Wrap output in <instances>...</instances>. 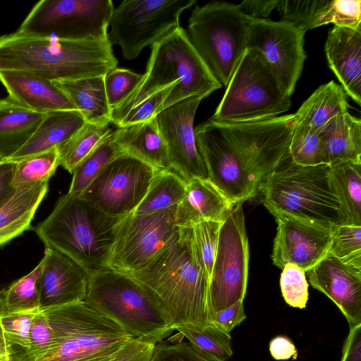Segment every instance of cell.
I'll return each mask as SVG.
<instances>
[{"mask_svg":"<svg viewBox=\"0 0 361 361\" xmlns=\"http://www.w3.org/2000/svg\"><path fill=\"white\" fill-rule=\"evenodd\" d=\"M154 298L173 330L179 325L212 323L209 279L196 255L192 227L175 238L142 269L126 274Z\"/></svg>","mask_w":361,"mask_h":361,"instance_id":"obj_1","label":"cell"},{"mask_svg":"<svg viewBox=\"0 0 361 361\" xmlns=\"http://www.w3.org/2000/svg\"><path fill=\"white\" fill-rule=\"evenodd\" d=\"M117 63L108 37L66 40L16 32L0 37V71L29 73L54 82L105 75Z\"/></svg>","mask_w":361,"mask_h":361,"instance_id":"obj_2","label":"cell"},{"mask_svg":"<svg viewBox=\"0 0 361 361\" xmlns=\"http://www.w3.org/2000/svg\"><path fill=\"white\" fill-rule=\"evenodd\" d=\"M146 72L127 99L112 110L111 123L117 125L138 103L167 86L177 84L161 110L185 98L202 99L222 87L179 27L151 47ZM160 110V111H161Z\"/></svg>","mask_w":361,"mask_h":361,"instance_id":"obj_3","label":"cell"},{"mask_svg":"<svg viewBox=\"0 0 361 361\" xmlns=\"http://www.w3.org/2000/svg\"><path fill=\"white\" fill-rule=\"evenodd\" d=\"M122 218L110 216L80 197L66 194L34 230L45 248L66 255L90 275L109 268Z\"/></svg>","mask_w":361,"mask_h":361,"instance_id":"obj_4","label":"cell"},{"mask_svg":"<svg viewBox=\"0 0 361 361\" xmlns=\"http://www.w3.org/2000/svg\"><path fill=\"white\" fill-rule=\"evenodd\" d=\"M262 201L274 216H286L329 228L345 224L330 166L295 164L289 154L262 184Z\"/></svg>","mask_w":361,"mask_h":361,"instance_id":"obj_5","label":"cell"},{"mask_svg":"<svg viewBox=\"0 0 361 361\" xmlns=\"http://www.w3.org/2000/svg\"><path fill=\"white\" fill-rule=\"evenodd\" d=\"M42 310L52 330V343L36 361H109L133 339L84 300Z\"/></svg>","mask_w":361,"mask_h":361,"instance_id":"obj_6","label":"cell"},{"mask_svg":"<svg viewBox=\"0 0 361 361\" xmlns=\"http://www.w3.org/2000/svg\"><path fill=\"white\" fill-rule=\"evenodd\" d=\"M84 301L117 322L133 339L157 344L173 331L149 292L129 275L111 269L90 275Z\"/></svg>","mask_w":361,"mask_h":361,"instance_id":"obj_7","label":"cell"},{"mask_svg":"<svg viewBox=\"0 0 361 361\" xmlns=\"http://www.w3.org/2000/svg\"><path fill=\"white\" fill-rule=\"evenodd\" d=\"M210 120L239 123L273 118L289 110L290 96L261 53L247 48Z\"/></svg>","mask_w":361,"mask_h":361,"instance_id":"obj_8","label":"cell"},{"mask_svg":"<svg viewBox=\"0 0 361 361\" xmlns=\"http://www.w3.org/2000/svg\"><path fill=\"white\" fill-rule=\"evenodd\" d=\"M252 20L245 16L237 5L225 1L195 5L192 11L187 35L221 86H227L247 48Z\"/></svg>","mask_w":361,"mask_h":361,"instance_id":"obj_9","label":"cell"},{"mask_svg":"<svg viewBox=\"0 0 361 361\" xmlns=\"http://www.w3.org/2000/svg\"><path fill=\"white\" fill-rule=\"evenodd\" d=\"M114 10L111 0H42L16 32L66 40L102 39L108 37Z\"/></svg>","mask_w":361,"mask_h":361,"instance_id":"obj_10","label":"cell"},{"mask_svg":"<svg viewBox=\"0 0 361 361\" xmlns=\"http://www.w3.org/2000/svg\"><path fill=\"white\" fill-rule=\"evenodd\" d=\"M195 0H126L114 8L108 39L126 60L135 59L180 26L182 13Z\"/></svg>","mask_w":361,"mask_h":361,"instance_id":"obj_11","label":"cell"},{"mask_svg":"<svg viewBox=\"0 0 361 361\" xmlns=\"http://www.w3.org/2000/svg\"><path fill=\"white\" fill-rule=\"evenodd\" d=\"M218 123L259 190L288 154L294 114L255 122Z\"/></svg>","mask_w":361,"mask_h":361,"instance_id":"obj_12","label":"cell"},{"mask_svg":"<svg viewBox=\"0 0 361 361\" xmlns=\"http://www.w3.org/2000/svg\"><path fill=\"white\" fill-rule=\"evenodd\" d=\"M242 205L233 206L220 228L209 288L212 316L246 295L249 246Z\"/></svg>","mask_w":361,"mask_h":361,"instance_id":"obj_13","label":"cell"},{"mask_svg":"<svg viewBox=\"0 0 361 361\" xmlns=\"http://www.w3.org/2000/svg\"><path fill=\"white\" fill-rule=\"evenodd\" d=\"M176 207L123 216L117 227L109 268L130 274L145 267L177 235Z\"/></svg>","mask_w":361,"mask_h":361,"instance_id":"obj_14","label":"cell"},{"mask_svg":"<svg viewBox=\"0 0 361 361\" xmlns=\"http://www.w3.org/2000/svg\"><path fill=\"white\" fill-rule=\"evenodd\" d=\"M157 172L123 153L108 163L78 197L110 216L123 217L140 204Z\"/></svg>","mask_w":361,"mask_h":361,"instance_id":"obj_15","label":"cell"},{"mask_svg":"<svg viewBox=\"0 0 361 361\" xmlns=\"http://www.w3.org/2000/svg\"><path fill=\"white\" fill-rule=\"evenodd\" d=\"M209 180L233 204L255 197L258 187L245 171L217 122L210 119L195 128Z\"/></svg>","mask_w":361,"mask_h":361,"instance_id":"obj_16","label":"cell"},{"mask_svg":"<svg viewBox=\"0 0 361 361\" xmlns=\"http://www.w3.org/2000/svg\"><path fill=\"white\" fill-rule=\"evenodd\" d=\"M305 34L285 22L267 19L252 20L249 28L247 47L261 53L290 97L307 57Z\"/></svg>","mask_w":361,"mask_h":361,"instance_id":"obj_17","label":"cell"},{"mask_svg":"<svg viewBox=\"0 0 361 361\" xmlns=\"http://www.w3.org/2000/svg\"><path fill=\"white\" fill-rule=\"evenodd\" d=\"M202 99L197 96L185 98L161 110L154 116L172 169L187 181L195 178L209 179L194 127L195 113Z\"/></svg>","mask_w":361,"mask_h":361,"instance_id":"obj_18","label":"cell"},{"mask_svg":"<svg viewBox=\"0 0 361 361\" xmlns=\"http://www.w3.org/2000/svg\"><path fill=\"white\" fill-rule=\"evenodd\" d=\"M277 223L271 259L280 269L295 264L308 271L328 253L333 228L286 216Z\"/></svg>","mask_w":361,"mask_h":361,"instance_id":"obj_19","label":"cell"},{"mask_svg":"<svg viewBox=\"0 0 361 361\" xmlns=\"http://www.w3.org/2000/svg\"><path fill=\"white\" fill-rule=\"evenodd\" d=\"M310 285L327 296L349 325L361 323V268L326 255L307 271Z\"/></svg>","mask_w":361,"mask_h":361,"instance_id":"obj_20","label":"cell"},{"mask_svg":"<svg viewBox=\"0 0 361 361\" xmlns=\"http://www.w3.org/2000/svg\"><path fill=\"white\" fill-rule=\"evenodd\" d=\"M41 260V310L84 300L90 276L85 269L69 257L51 248H45Z\"/></svg>","mask_w":361,"mask_h":361,"instance_id":"obj_21","label":"cell"},{"mask_svg":"<svg viewBox=\"0 0 361 361\" xmlns=\"http://www.w3.org/2000/svg\"><path fill=\"white\" fill-rule=\"evenodd\" d=\"M324 51L331 70L345 92L361 104V30L334 26Z\"/></svg>","mask_w":361,"mask_h":361,"instance_id":"obj_22","label":"cell"},{"mask_svg":"<svg viewBox=\"0 0 361 361\" xmlns=\"http://www.w3.org/2000/svg\"><path fill=\"white\" fill-rule=\"evenodd\" d=\"M0 82L8 97L33 111L76 110L67 96L49 80L22 71H0Z\"/></svg>","mask_w":361,"mask_h":361,"instance_id":"obj_23","label":"cell"},{"mask_svg":"<svg viewBox=\"0 0 361 361\" xmlns=\"http://www.w3.org/2000/svg\"><path fill=\"white\" fill-rule=\"evenodd\" d=\"M233 206L209 179L192 178L176 207V224L185 228L206 221L222 222Z\"/></svg>","mask_w":361,"mask_h":361,"instance_id":"obj_24","label":"cell"},{"mask_svg":"<svg viewBox=\"0 0 361 361\" xmlns=\"http://www.w3.org/2000/svg\"><path fill=\"white\" fill-rule=\"evenodd\" d=\"M113 133L125 153L145 162L157 171L172 169L166 144L154 117L142 123L118 127Z\"/></svg>","mask_w":361,"mask_h":361,"instance_id":"obj_25","label":"cell"},{"mask_svg":"<svg viewBox=\"0 0 361 361\" xmlns=\"http://www.w3.org/2000/svg\"><path fill=\"white\" fill-rule=\"evenodd\" d=\"M48 188L49 182L16 188L0 204V247L31 228Z\"/></svg>","mask_w":361,"mask_h":361,"instance_id":"obj_26","label":"cell"},{"mask_svg":"<svg viewBox=\"0 0 361 361\" xmlns=\"http://www.w3.org/2000/svg\"><path fill=\"white\" fill-rule=\"evenodd\" d=\"M85 123L78 110L47 113L26 143L5 159L17 161L57 147L69 139Z\"/></svg>","mask_w":361,"mask_h":361,"instance_id":"obj_27","label":"cell"},{"mask_svg":"<svg viewBox=\"0 0 361 361\" xmlns=\"http://www.w3.org/2000/svg\"><path fill=\"white\" fill-rule=\"evenodd\" d=\"M45 114L28 109L8 97L0 99V157L8 159L22 147Z\"/></svg>","mask_w":361,"mask_h":361,"instance_id":"obj_28","label":"cell"},{"mask_svg":"<svg viewBox=\"0 0 361 361\" xmlns=\"http://www.w3.org/2000/svg\"><path fill=\"white\" fill-rule=\"evenodd\" d=\"M328 165L361 163V121L348 111L337 116L319 133Z\"/></svg>","mask_w":361,"mask_h":361,"instance_id":"obj_29","label":"cell"},{"mask_svg":"<svg viewBox=\"0 0 361 361\" xmlns=\"http://www.w3.org/2000/svg\"><path fill=\"white\" fill-rule=\"evenodd\" d=\"M346 94L334 80L321 85L294 114L295 124L320 133L337 116L348 111Z\"/></svg>","mask_w":361,"mask_h":361,"instance_id":"obj_30","label":"cell"},{"mask_svg":"<svg viewBox=\"0 0 361 361\" xmlns=\"http://www.w3.org/2000/svg\"><path fill=\"white\" fill-rule=\"evenodd\" d=\"M104 77L54 81V83L67 96L86 122L111 123L112 110L107 102Z\"/></svg>","mask_w":361,"mask_h":361,"instance_id":"obj_31","label":"cell"},{"mask_svg":"<svg viewBox=\"0 0 361 361\" xmlns=\"http://www.w3.org/2000/svg\"><path fill=\"white\" fill-rule=\"evenodd\" d=\"M329 166L345 224L361 226V163L341 161Z\"/></svg>","mask_w":361,"mask_h":361,"instance_id":"obj_32","label":"cell"},{"mask_svg":"<svg viewBox=\"0 0 361 361\" xmlns=\"http://www.w3.org/2000/svg\"><path fill=\"white\" fill-rule=\"evenodd\" d=\"M187 180L173 169L157 171L145 197L132 213L143 214L177 206L185 196Z\"/></svg>","mask_w":361,"mask_h":361,"instance_id":"obj_33","label":"cell"},{"mask_svg":"<svg viewBox=\"0 0 361 361\" xmlns=\"http://www.w3.org/2000/svg\"><path fill=\"white\" fill-rule=\"evenodd\" d=\"M112 132L109 123L86 122L69 139L57 146L59 166L72 173L77 166Z\"/></svg>","mask_w":361,"mask_h":361,"instance_id":"obj_34","label":"cell"},{"mask_svg":"<svg viewBox=\"0 0 361 361\" xmlns=\"http://www.w3.org/2000/svg\"><path fill=\"white\" fill-rule=\"evenodd\" d=\"M329 0H276L275 9L281 21L305 33L310 30L328 25Z\"/></svg>","mask_w":361,"mask_h":361,"instance_id":"obj_35","label":"cell"},{"mask_svg":"<svg viewBox=\"0 0 361 361\" xmlns=\"http://www.w3.org/2000/svg\"><path fill=\"white\" fill-rule=\"evenodd\" d=\"M197 351L226 360L233 354L231 336L214 323L207 326L183 324L174 328Z\"/></svg>","mask_w":361,"mask_h":361,"instance_id":"obj_36","label":"cell"},{"mask_svg":"<svg viewBox=\"0 0 361 361\" xmlns=\"http://www.w3.org/2000/svg\"><path fill=\"white\" fill-rule=\"evenodd\" d=\"M113 132L74 169L68 195L79 196L108 163L125 153Z\"/></svg>","mask_w":361,"mask_h":361,"instance_id":"obj_37","label":"cell"},{"mask_svg":"<svg viewBox=\"0 0 361 361\" xmlns=\"http://www.w3.org/2000/svg\"><path fill=\"white\" fill-rule=\"evenodd\" d=\"M42 269V261L40 260L30 272L1 292V313L41 309L39 286Z\"/></svg>","mask_w":361,"mask_h":361,"instance_id":"obj_38","label":"cell"},{"mask_svg":"<svg viewBox=\"0 0 361 361\" xmlns=\"http://www.w3.org/2000/svg\"><path fill=\"white\" fill-rule=\"evenodd\" d=\"M14 161L13 186H30L49 182L59 166V154L55 147Z\"/></svg>","mask_w":361,"mask_h":361,"instance_id":"obj_39","label":"cell"},{"mask_svg":"<svg viewBox=\"0 0 361 361\" xmlns=\"http://www.w3.org/2000/svg\"><path fill=\"white\" fill-rule=\"evenodd\" d=\"M40 310L1 313L0 326L13 361H27L31 324Z\"/></svg>","mask_w":361,"mask_h":361,"instance_id":"obj_40","label":"cell"},{"mask_svg":"<svg viewBox=\"0 0 361 361\" xmlns=\"http://www.w3.org/2000/svg\"><path fill=\"white\" fill-rule=\"evenodd\" d=\"M288 154L291 160L300 166L327 164L319 133L305 126L295 124Z\"/></svg>","mask_w":361,"mask_h":361,"instance_id":"obj_41","label":"cell"},{"mask_svg":"<svg viewBox=\"0 0 361 361\" xmlns=\"http://www.w3.org/2000/svg\"><path fill=\"white\" fill-rule=\"evenodd\" d=\"M327 254L361 268V226L346 224L334 226Z\"/></svg>","mask_w":361,"mask_h":361,"instance_id":"obj_42","label":"cell"},{"mask_svg":"<svg viewBox=\"0 0 361 361\" xmlns=\"http://www.w3.org/2000/svg\"><path fill=\"white\" fill-rule=\"evenodd\" d=\"M222 222L206 221L197 224L192 227L195 251L209 281L216 257L219 231Z\"/></svg>","mask_w":361,"mask_h":361,"instance_id":"obj_43","label":"cell"},{"mask_svg":"<svg viewBox=\"0 0 361 361\" xmlns=\"http://www.w3.org/2000/svg\"><path fill=\"white\" fill-rule=\"evenodd\" d=\"M142 74L129 69L114 68L104 77V87L108 104L114 110L122 104L140 82Z\"/></svg>","mask_w":361,"mask_h":361,"instance_id":"obj_44","label":"cell"},{"mask_svg":"<svg viewBox=\"0 0 361 361\" xmlns=\"http://www.w3.org/2000/svg\"><path fill=\"white\" fill-rule=\"evenodd\" d=\"M282 269L280 288L285 302L293 307L305 308L309 297L305 271L293 264H287Z\"/></svg>","mask_w":361,"mask_h":361,"instance_id":"obj_45","label":"cell"},{"mask_svg":"<svg viewBox=\"0 0 361 361\" xmlns=\"http://www.w3.org/2000/svg\"><path fill=\"white\" fill-rule=\"evenodd\" d=\"M176 85L177 84H173L162 88L138 103L125 114L117 123V128L153 118L160 111L166 97Z\"/></svg>","mask_w":361,"mask_h":361,"instance_id":"obj_46","label":"cell"},{"mask_svg":"<svg viewBox=\"0 0 361 361\" xmlns=\"http://www.w3.org/2000/svg\"><path fill=\"white\" fill-rule=\"evenodd\" d=\"M52 330L47 315L41 310L33 318L29 336L27 361H36L43 356L52 343Z\"/></svg>","mask_w":361,"mask_h":361,"instance_id":"obj_47","label":"cell"},{"mask_svg":"<svg viewBox=\"0 0 361 361\" xmlns=\"http://www.w3.org/2000/svg\"><path fill=\"white\" fill-rule=\"evenodd\" d=\"M329 24L361 30L360 0H331L328 13Z\"/></svg>","mask_w":361,"mask_h":361,"instance_id":"obj_48","label":"cell"},{"mask_svg":"<svg viewBox=\"0 0 361 361\" xmlns=\"http://www.w3.org/2000/svg\"><path fill=\"white\" fill-rule=\"evenodd\" d=\"M150 361H207V356L195 350L188 341L155 344Z\"/></svg>","mask_w":361,"mask_h":361,"instance_id":"obj_49","label":"cell"},{"mask_svg":"<svg viewBox=\"0 0 361 361\" xmlns=\"http://www.w3.org/2000/svg\"><path fill=\"white\" fill-rule=\"evenodd\" d=\"M246 318L244 309V300H238L231 306L215 312L212 322L222 330L230 333L240 324Z\"/></svg>","mask_w":361,"mask_h":361,"instance_id":"obj_50","label":"cell"},{"mask_svg":"<svg viewBox=\"0 0 361 361\" xmlns=\"http://www.w3.org/2000/svg\"><path fill=\"white\" fill-rule=\"evenodd\" d=\"M154 345V343L132 339L109 361H150Z\"/></svg>","mask_w":361,"mask_h":361,"instance_id":"obj_51","label":"cell"},{"mask_svg":"<svg viewBox=\"0 0 361 361\" xmlns=\"http://www.w3.org/2000/svg\"><path fill=\"white\" fill-rule=\"evenodd\" d=\"M349 326L340 361H361V323Z\"/></svg>","mask_w":361,"mask_h":361,"instance_id":"obj_52","label":"cell"},{"mask_svg":"<svg viewBox=\"0 0 361 361\" xmlns=\"http://www.w3.org/2000/svg\"><path fill=\"white\" fill-rule=\"evenodd\" d=\"M276 0H245L238 4V9L247 17L266 19L275 9Z\"/></svg>","mask_w":361,"mask_h":361,"instance_id":"obj_53","label":"cell"},{"mask_svg":"<svg viewBox=\"0 0 361 361\" xmlns=\"http://www.w3.org/2000/svg\"><path fill=\"white\" fill-rule=\"evenodd\" d=\"M271 357L276 360H296L298 350L292 341L286 336L273 338L269 345Z\"/></svg>","mask_w":361,"mask_h":361,"instance_id":"obj_54","label":"cell"},{"mask_svg":"<svg viewBox=\"0 0 361 361\" xmlns=\"http://www.w3.org/2000/svg\"><path fill=\"white\" fill-rule=\"evenodd\" d=\"M16 161L4 159L0 162V204L6 200L15 190L13 178Z\"/></svg>","mask_w":361,"mask_h":361,"instance_id":"obj_55","label":"cell"},{"mask_svg":"<svg viewBox=\"0 0 361 361\" xmlns=\"http://www.w3.org/2000/svg\"><path fill=\"white\" fill-rule=\"evenodd\" d=\"M0 361H13L10 349L0 326Z\"/></svg>","mask_w":361,"mask_h":361,"instance_id":"obj_56","label":"cell"},{"mask_svg":"<svg viewBox=\"0 0 361 361\" xmlns=\"http://www.w3.org/2000/svg\"><path fill=\"white\" fill-rule=\"evenodd\" d=\"M2 312V301H1V292H0V314Z\"/></svg>","mask_w":361,"mask_h":361,"instance_id":"obj_57","label":"cell"},{"mask_svg":"<svg viewBox=\"0 0 361 361\" xmlns=\"http://www.w3.org/2000/svg\"><path fill=\"white\" fill-rule=\"evenodd\" d=\"M4 159L0 157V162H1Z\"/></svg>","mask_w":361,"mask_h":361,"instance_id":"obj_58","label":"cell"}]
</instances>
